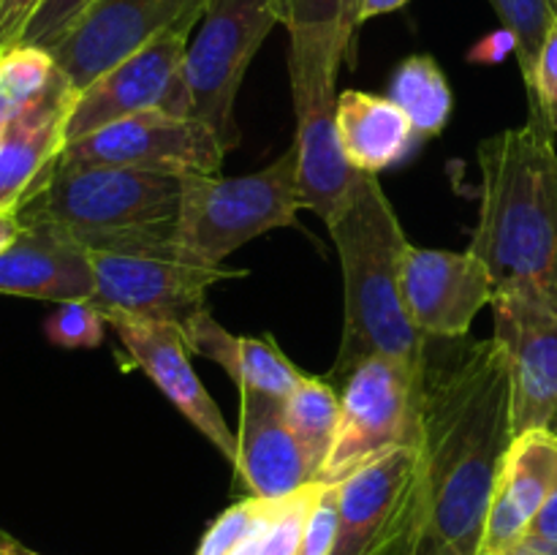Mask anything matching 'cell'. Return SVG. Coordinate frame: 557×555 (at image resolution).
I'll return each mask as SVG.
<instances>
[{
  "label": "cell",
  "mask_w": 557,
  "mask_h": 555,
  "mask_svg": "<svg viewBox=\"0 0 557 555\" xmlns=\"http://www.w3.org/2000/svg\"><path fill=\"white\" fill-rule=\"evenodd\" d=\"M359 5H362V0H348V11H351V20L357 27H359Z\"/></svg>",
  "instance_id": "60d3db41"
},
{
  "label": "cell",
  "mask_w": 557,
  "mask_h": 555,
  "mask_svg": "<svg viewBox=\"0 0 557 555\" xmlns=\"http://www.w3.org/2000/svg\"><path fill=\"white\" fill-rule=\"evenodd\" d=\"M528 118H536L557 136V14L539 54L533 85L528 87Z\"/></svg>",
  "instance_id": "4dcf8cb0"
},
{
  "label": "cell",
  "mask_w": 557,
  "mask_h": 555,
  "mask_svg": "<svg viewBox=\"0 0 557 555\" xmlns=\"http://www.w3.org/2000/svg\"><path fill=\"white\" fill-rule=\"evenodd\" d=\"M76 90L60 76L38 101L14 114L0 136V210L16 212L54 172Z\"/></svg>",
  "instance_id": "e0dca14e"
},
{
  "label": "cell",
  "mask_w": 557,
  "mask_h": 555,
  "mask_svg": "<svg viewBox=\"0 0 557 555\" xmlns=\"http://www.w3.org/2000/svg\"><path fill=\"white\" fill-rule=\"evenodd\" d=\"M490 305L509 368L511 430L547 428L557 408V305L528 283L495 288Z\"/></svg>",
  "instance_id": "8fae6325"
},
{
  "label": "cell",
  "mask_w": 557,
  "mask_h": 555,
  "mask_svg": "<svg viewBox=\"0 0 557 555\" xmlns=\"http://www.w3.org/2000/svg\"><path fill=\"white\" fill-rule=\"evenodd\" d=\"M103 326L107 316L90 299H74V303H60L58 310L47 319L49 341L63 348H96L103 343Z\"/></svg>",
  "instance_id": "f1b7e54d"
},
{
  "label": "cell",
  "mask_w": 557,
  "mask_h": 555,
  "mask_svg": "<svg viewBox=\"0 0 557 555\" xmlns=\"http://www.w3.org/2000/svg\"><path fill=\"white\" fill-rule=\"evenodd\" d=\"M557 488V435L549 428L515 435L490 501L479 555H504L531 533Z\"/></svg>",
  "instance_id": "2e32d148"
},
{
  "label": "cell",
  "mask_w": 557,
  "mask_h": 555,
  "mask_svg": "<svg viewBox=\"0 0 557 555\" xmlns=\"http://www.w3.org/2000/svg\"><path fill=\"white\" fill-rule=\"evenodd\" d=\"M528 536H542V539H553V542H557V488L553 498H549L547 506L542 509V515L536 517V522H533Z\"/></svg>",
  "instance_id": "e575fe53"
},
{
  "label": "cell",
  "mask_w": 557,
  "mask_h": 555,
  "mask_svg": "<svg viewBox=\"0 0 557 555\" xmlns=\"http://www.w3.org/2000/svg\"><path fill=\"white\" fill-rule=\"evenodd\" d=\"M549 3H553V9H555V14H557V0H549Z\"/></svg>",
  "instance_id": "7bdbcfd3"
},
{
  "label": "cell",
  "mask_w": 557,
  "mask_h": 555,
  "mask_svg": "<svg viewBox=\"0 0 557 555\" xmlns=\"http://www.w3.org/2000/svg\"><path fill=\"white\" fill-rule=\"evenodd\" d=\"M288 30V74L294 96L335 90L337 71L348 60L357 25L348 0H277Z\"/></svg>",
  "instance_id": "44dd1931"
},
{
  "label": "cell",
  "mask_w": 557,
  "mask_h": 555,
  "mask_svg": "<svg viewBox=\"0 0 557 555\" xmlns=\"http://www.w3.org/2000/svg\"><path fill=\"white\" fill-rule=\"evenodd\" d=\"M283 498L270 501V498H256V495H248V498L237 501L234 506H228L221 517H215L207 533L201 536L199 550L196 555H232L272 511L281 506Z\"/></svg>",
  "instance_id": "83f0119b"
},
{
  "label": "cell",
  "mask_w": 557,
  "mask_h": 555,
  "mask_svg": "<svg viewBox=\"0 0 557 555\" xmlns=\"http://www.w3.org/2000/svg\"><path fill=\"white\" fill-rule=\"evenodd\" d=\"M297 112V185L305 210L330 226L351 196L357 169L348 163L337 134V92L319 90L294 96Z\"/></svg>",
  "instance_id": "ffe728a7"
},
{
  "label": "cell",
  "mask_w": 557,
  "mask_h": 555,
  "mask_svg": "<svg viewBox=\"0 0 557 555\" xmlns=\"http://www.w3.org/2000/svg\"><path fill=\"white\" fill-rule=\"evenodd\" d=\"M92 3L96 0H44L16 47H38L49 52Z\"/></svg>",
  "instance_id": "f546056e"
},
{
  "label": "cell",
  "mask_w": 557,
  "mask_h": 555,
  "mask_svg": "<svg viewBox=\"0 0 557 555\" xmlns=\"http://www.w3.org/2000/svg\"><path fill=\"white\" fill-rule=\"evenodd\" d=\"M506 30L515 36V54L520 63L525 90L533 85L539 54H542L547 33L555 22V9L549 0H490Z\"/></svg>",
  "instance_id": "484cf974"
},
{
  "label": "cell",
  "mask_w": 557,
  "mask_h": 555,
  "mask_svg": "<svg viewBox=\"0 0 557 555\" xmlns=\"http://www.w3.org/2000/svg\"><path fill=\"white\" fill-rule=\"evenodd\" d=\"M210 0H96L49 49L76 92L163 33H194Z\"/></svg>",
  "instance_id": "7c38bea8"
},
{
  "label": "cell",
  "mask_w": 557,
  "mask_h": 555,
  "mask_svg": "<svg viewBox=\"0 0 557 555\" xmlns=\"http://www.w3.org/2000/svg\"><path fill=\"white\" fill-rule=\"evenodd\" d=\"M400 292L413 326L430 341H460L484 305L493 303L495 283L479 256L408 245L403 256Z\"/></svg>",
  "instance_id": "5bb4252c"
},
{
  "label": "cell",
  "mask_w": 557,
  "mask_h": 555,
  "mask_svg": "<svg viewBox=\"0 0 557 555\" xmlns=\"http://www.w3.org/2000/svg\"><path fill=\"white\" fill-rule=\"evenodd\" d=\"M0 294L74 303L96 294L90 250L52 226H22L0 254Z\"/></svg>",
  "instance_id": "d6986e66"
},
{
  "label": "cell",
  "mask_w": 557,
  "mask_h": 555,
  "mask_svg": "<svg viewBox=\"0 0 557 555\" xmlns=\"http://www.w3.org/2000/svg\"><path fill=\"white\" fill-rule=\"evenodd\" d=\"M337 134L348 163L368 174L406 161L419 139L395 101L364 90H343L337 96Z\"/></svg>",
  "instance_id": "603a6c76"
},
{
  "label": "cell",
  "mask_w": 557,
  "mask_h": 555,
  "mask_svg": "<svg viewBox=\"0 0 557 555\" xmlns=\"http://www.w3.org/2000/svg\"><path fill=\"white\" fill-rule=\"evenodd\" d=\"M22 234V221L16 212H3L0 210V254L14 243Z\"/></svg>",
  "instance_id": "74e56055"
},
{
  "label": "cell",
  "mask_w": 557,
  "mask_h": 555,
  "mask_svg": "<svg viewBox=\"0 0 557 555\" xmlns=\"http://www.w3.org/2000/svg\"><path fill=\"white\" fill-rule=\"evenodd\" d=\"M406 3L408 0H362V5H359V25L373 20V16H384V14H392V11H400Z\"/></svg>",
  "instance_id": "8d00e7d4"
},
{
  "label": "cell",
  "mask_w": 557,
  "mask_h": 555,
  "mask_svg": "<svg viewBox=\"0 0 557 555\" xmlns=\"http://www.w3.org/2000/svg\"><path fill=\"white\" fill-rule=\"evenodd\" d=\"M194 33H163L76 92L65 123V145L141 112L190 114L185 49Z\"/></svg>",
  "instance_id": "30bf717a"
},
{
  "label": "cell",
  "mask_w": 557,
  "mask_h": 555,
  "mask_svg": "<svg viewBox=\"0 0 557 555\" xmlns=\"http://www.w3.org/2000/svg\"><path fill=\"white\" fill-rule=\"evenodd\" d=\"M44 0H0V54L20 44L22 33L30 25Z\"/></svg>",
  "instance_id": "d6a6232c"
},
{
  "label": "cell",
  "mask_w": 557,
  "mask_h": 555,
  "mask_svg": "<svg viewBox=\"0 0 557 555\" xmlns=\"http://www.w3.org/2000/svg\"><path fill=\"white\" fill-rule=\"evenodd\" d=\"M226 150L221 139L196 118L141 112L71 141L60 152V166H120L139 172L221 174Z\"/></svg>",
  "instance_id": "9c48e42d"
},
{
  "label": "cell",
  "mask_w": 557,
  "mask_h": 555,
  "mask_svg": "<svg viewBox=\"0 0 557 555\" xmlns=\"http://www.w3.org/2000/svg\"><path fill=\"white\" fill-rule=\"evenodd\" d=\"M549 430H553V433L557 435V408H555V414H553V419H549V424H547Z\"/></svg>",
  "instance_id": "b9f144b4"
},
{
  "label": "cell",
  "mask_w": 557,
  "mask_h": 555,
  "mask_svg": "<svg viewBox=\"0 0 557 555\" xmlns=\"http://www.w3.org/2000/svg\"><path fill=\"white\" fill-rule=\"evenodd\" d=\"M277 22V0H210L185 49L190 114L221 139L226 152L239 141L234 103L243 76Z\"/></svg>",
  "instance_id": "ba28073f"
},
{
  "label": "cell",
  "mask_w": 557,
  "mask_h": 555,
  "mask_svg": "<svg viewBox=\"0 0 557 555\" xmlns=\"http://www.w3.org/2000/svg\"><path fill=\"white\" fill-rule=\"evenodd\" d=\"M183 335L190 351L221 365L239 392H259V395L288 400V395L305 379L302 370L275 346L270 335H232L207 308L185 324Z\"/></svg>",
  "instance_id": "7402d4cb"
},
{
  "label": "cell",
  "mask_w": 557,
  "mask_h": 555,
  "mask_svg": "<svg viewBox=\"0 0 557 555\" xmlns=\"http://www.w3.org/2000/svg\"><path fill=\"white\" fill-rule=\"evenodd\" d=\"M504 555H557V542L542 536H525L517 547H511Z\"/></svg>",
  "instance_id": "d590c367"
},
{
  "label": "cell",
  "mask_w": 557,
  "mask_h": 555,
  "mask_svg": "<svg viewBox=\"0 0 557 555\" xmlns=\"http://www.w3.org/2000/svg\"><path fill=\"white\" fill-rule=\"evenodd\" d=\"M286 422L313 482L330 457L341 422V395L330 379L305 375L286 400Z\"/></svg>",
  "instance_id": "d4e9b609"
},
{
  "label": "cell",
  "mask_w": 557,
  "mask_h": 555,
  "mask_svg": "<svg viewBox=\"0 0 557 555\" xmlns=\"http://www.w3.org/2000/svg\"><path fill=\"white\" fill-rule=\"evenodd\" d=\"M332 379L341 381V422L319 482L341 484L395 446H419L424 375L389 357H364Z\"/></svg>",
  "instance_id": "52a82bcc"
},
{
  "label": "cell",
  "mask_w": 557,
  "mask_h": 555,
  "mask_svg": "<svg viewBox=\"0 0 557 555\" xmlns=\"http://www.w3.org/2000/svg\"><path fill=\"white\" fill-rule=\"evenodd\" d=\"M511 441V384L498 343L430 341L417 479L386 555H479Z\"/></svg>",
  "instance_id": "6da1fadb"
},
{
  "label": "cell",
  "mask_w": 557,
  "mask_h": 555,
  "mask_svg": "<svg viewBox=\"0 0 557 555\" xmlns=\"http://www.w3.org/2000/svg\"><path fill=\"white\" fill-rule=\"evenodd\" d=\"M183 180L120 166H54L16 210L22 226H52L87 250L177 234Z\"/></svg>",
  "instance_id": "277c9868"
},
{
  "label": "cell",
  "mask_w": 557,
  "mask_h": 555,
  "mask_svg": "<svg viewBox=\"0 0 557 555\" xmlns=\"http://www.w3.org/2000/svg\"><path fill=\"white\" fill-rule=\"evenodd\" d=\"M60 76L52 52L38 47H14L0 54V90L14 101L16 109L38 101Z\"/></svg>",
  "instance_id": "4316f807"
},
{
  "label": "cell",
  "mask_w": 557,
  "mask_h": 555,
  "mask_svg": "<svg viewBox=\"0 0 557 555\" xmlns=\"http://www.w3.org/2000/svg\"><path fill=\"white\" fill-rule=\"evenodd\" d=\"M479 223L471 254L495 288L528 283L557 305V147L536 118L479 145Z\"/></svg>",
  "instance_id": "7a4b0ae2"
},
{
  "label": "cell",
  "mask_w": 557,
  "mask_h": 555,
  "mask_svg": "<svg viewBox=\"0 0 557 555\" xmlns=\"http://www.w3.org/2000/svg\"><path fill=\"white\" fill-rule=\"evenodd\" d=\"M326 229L343 267V343L332 375L364 357H389L424 375L430 337L413 326L400 292L411 243L375 174H357L346 207Z\"/></svg>",
  "instance_id": "3957f363"
},
{
  "label": "cell",
  "mask_w": 557,
  "mask_h": 555,
  "mask_svg": "<svg viewBox=\"0 0 557 555\" xmlns=\"http://www.w3.org/2000/svg\"><path fill=\"white\" fill-rule=\"evenodd\" d=\"M237 471L239 482L256 498H288L313 482L305 457L286 422V400L239 392Z\"/></svg>",
  "instance_id": "ac0fdd59"
},
{
  "label": "cell",
  "mask_w": 557,
  "mask_h": 555,
  "mask_svg": "<svg viewBox=\"0 0 557 555\" xmlns=\"http://www.w3.org/2000/svg\"><path fill=\"white\" fill-rule=\"evenodd\" d=\"M103 316H107V324L117 332L131 359L139 365L141 373L234 466L237 433L228 428L218 403L201 386L188 359L190 348L183 330L169 321L145 319V316L123 313V310H103Z\"/></svg>",
  "instance_id": "4fadbf2b"
},
{
  "label": "cell",
  "mask_w": 557,
  "mask_h": 555,
  "mask_svg": "<svg viewBox=\"0 0 557 555\" xmlns=\"http://www.w3.org/2000/svg\"><path fill=\"white\" fill-rule=\"evenodd\" d=\"M96 294L101 310L169 321L185 330L207 308V288L248 270L212 267L180 248L177 237H150L90 250Z\"/></svg>",
  "instance_id": "8992f818"
},
{
  "label": "cell",
  "mask_w": 557,
  "mask_h": 555,
  "mask_svg": "<svg viewBox=\"0 0 557 555\" xmlns=\"http://www.w3.org/2000/svg\"><path fill=\"white\" fill-rule=\"evenodd\" d=\"M506 52H515V36H511L506 27H500L498 33L487 36L476 49H473L471 58L487 60V63H498Z\"/></svg>",
  "instance_id": "836d02e7"
},
{
  "label": "cell",
  "mask_w": 557,
  "mask_h": 555,
  "mask_svg": "<svg viewBox=\"0 0 557 555\" xmlns=\"http://www.w3.org/2000/svg\"><path fill=\"white\" fill-rule=\"evenodd\" d=\"M324 484V482H321ZM337 536V484H324L305 520L294 555H332Z\"/></svg>",
  "instance_id": "1f68e13d"
},
{
  "label": "cell",
  "mask_w": 557,
  "mask_h": 555,
  "mask_svg": "<svg viewBox=\"0 0 557 555\" xmlns=\"http://www.w3.org/2000/svg\"><path fill=\"white\" fill-rule=\"evenodd\" d=\"M386 98L411 120L419 139L438 136L455 109L449 79L433 54H411L403 60L386 82Z\"/></svg>",
  "instance_id": "cb8c5ba5"
},
{
  "label": "cell",
  "mask_w": 557,
  "mask_h": 555,
  "mask_svg": "<svg viewBox=\"0 0 557 555\" xmlns=\"http://www.w3.org/2000/svg\"><path fill=\"white\" fill-rule=\"evenodd\" d=\"M183 180L177 243L199 261L223 267L226 256L281 226H299L302 196L294 145L272 166L245 177L188 174Z\"/></svg>",
  "instance_id": "5b68a950"
},
{
  "label": "cell",
  "mask_w": 557,
  "mask_h": 555,
  "mask_svg": "<svg viewBox=\"0 0 557 555\" xmlns=\"http://www.w3.org/2000/svg\"><path fill=\"white\" fill-rule=\"evenodd\" d=\"M16 112H20V109L14 107V101H11V98L0 90V136L5 134V128H9V123L14 120Z\"/></svg>",
  "instance_id": "f35d334b"
},
{
  "label": "cell",
  "mask_w": 557,
  "mask_h": 555,
  "mask_svg": "<svg viewBox=\"0 0 557 555\" xmlns=\"http://www.w3.org/2000/svg\"><path fill=\"white\" fill-rule=\"evenodd\" d=\"M419 446H395L337 484L332 555H386L403 531L417 479Z\"/></svg>",
  "instance_id": "9a60e30c"
},
{
  "label": "cell",
  "mask_w": 557,
  "mask_h": 555,
  "mask_svg": "<svg viewBox=\"0 0 557 555\" xmlns=\"http://www.w3.org/2000/svg\"><path fill=\"white\" fill-rule=\"evenodd\" d=\"M0 555H36L33 550H27L25 544H20L16 539L0 533Z\"/></svg>",
  "instance_id": "ab89813d"
}]
</instances>
